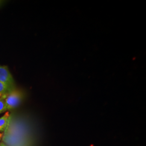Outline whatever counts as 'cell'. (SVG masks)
I'll list each match as a JSON object with an SVG mask.
<instances>
[{
  "instance_id": "6da1fadb",
  "label": "cell",
  "mask_w": 146,
  "mask_h": 146,
  "mask_svg": "<svg viewBox=\"0 0 146 146\" xmlns=\"http://www.w3.org/2000/svg\"><path fill=\"white\" fill-rule=\"evenodd\" d=\"M23 98V95L20 90L16 89L11 90L5 97V102L7 111L17 107L21 104Z\"/></svg>"
},
{
  "instance_id": "7a4b0ae2",
  "label": "cell",
  "mask_w": 146,
  "mask_h": 146,
  "mask_svg": "<svg viewBox=\"0 0 146 146\" xmlns=\"http://www.w3.org/2000/svg\"><path fill=\"white\" fill-rule=\"evenodd\" d=\"M0 82L11 91L15 89L14 80L7 66H0Z\"/></svg>"
},
{
  "instance_id": "3957f363",
  "label": "cell",
  "mask_w": 146,
  "mask_h": 146,
  "mask_svg": "<svg viewBox=\"0 0 146 146\" xmlns=\"http://www.w3.org/2000/svg\"><path fill=\"white\" fill-rule=\"evenodd\" d=\"M11 115L9 111L5 112V115L0 117V131H4L8 125Z\"/></svg>"
},
{
  "instance_id": "277c9868",
  "label": "cell",
  "mask_w": 146,
  "mask_h": 146,
  "mask_svg": "<svg viewBox=\"0 0 146 146\" xmlns=\"http://www.w3.org/2000/svg\"><path fill=\"white\" fill-rule=\"evenodd\" d=\"M7 95H5L0 97V114L3 113L7 111L5 102V97Z\"/></svg>"
},
{
  "instance_id": "5b68a950",
  "label": "cell",
  "mask_w": 146,
  "mask_h": 146,
  "mask_svg": "<svg viewBox=\"0 0 146 146\" xmlns=\"http://www.w3.org/2000/svg\"><path fill=\"white\" fill-rule=\"evenodd\" d=\"M11 91L4 84L0 82V96H3L8 94Z\"/></svg>"
},
{
  "instance_id": "8992f818",
  "label": "cell",
  "mask_w": 146,
  "mask_h": 146,
  "mask_svg": "<svg viewBox=\"0 0 146 146\" xmlns=\"http://www.w3.org/2000/svg\"><path fill=\"white\" fill-rule=\"evenodd\" d=\"M5 1H2V0H0V7L2 6V5L4 3Z\"/></svg>"
},
{
  "instance_id": "52a82bcc",
  "label": "cell",
  "mask_w": 146,
  "mask_h": 146,
  "mask_svg": "<svg viewBox=\"0 0 146 146\" xmlns=\"http://www.w3.org/2000/svg\"><path fill=\"white\" fill-rule=\"evenodd\" d=\"M0 146H7V145H5V144L4 143H0Z\"/></svg>"
},
{
  "instance_id": "ba28073f",
  "label": "cell",
  "mask_w": 146,
  "mask_h": 146,
  "mask_svg": "<svg viewBox=\"0 0 146 146\" xmlns=\"http://www.w3.org/2000/svg\"><path fill=\"white\" fill-rule=\"evenodd\" d=\"M0 97H1V96H0Z\"/></svg>"
}]
</instances>
